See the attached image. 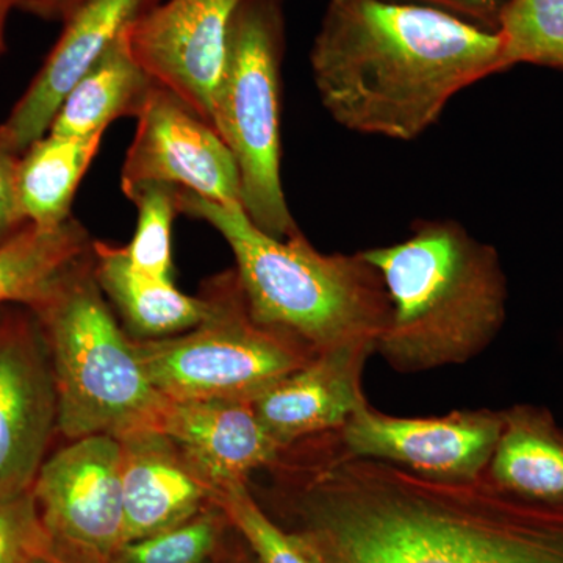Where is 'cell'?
Instances as JSON below:
<instances>
[{
  "label": "cell",
  "instance_id": "6da1fadb",
  "mask_svg": "<svg viewBox=\"0 0 563 563\" xmlns=\"http://www.w3.org/2000/svg\"><path fill=\"white\" fill-rule=\"evenodd\" d=\"M312 440L306 457L274 466L295 493V533L321 563H563V507L485 477L446 483L355 457L339 431Z\"/></svg>",
  "mask_w": 563,
  "mask_h": 563
},
{
  "label": "cell",
  "instance_id": "7a4b0ae2",
  "mask_svg": "<svg viewBox=\"0 0 563 563\" xmlns=\"http://www.w3.org/2000/svg\"><path fill=\"white\" fill-rule=\"evenodd\" d=\"M498 32L402 0H329L310 68L322 107L351 132L413 141L470 85L501 74Z\"/></svg>",
  "mask_w": 563,
  "mask_h": 563
},
{
  "label": "cell",
  "instance_id": "3957f363",
  "mask_svg": "<svg viewBox=\"0 0 563 563\" xmlns=\"http://www.w3.org/2000/svg\"><path fill=\"white\" fill-rule=\"evenodd\" d=\"M362 254L390 296V320L374 352L395 372L462 365L501 332L507 317L501 258L459 222L415 221L401 243Z\"/></svg>",
  "mask_w": 563,
  "mask_h": 563
},
{
  "label": "cell",
  "instance_id": "277c9868",
  "mask_svg": "<svg viewBox=\"0 0 563 563\" xmlns=\"http://www.w3.org/2000/svg\"><path fill=\"white\" fill-rule=\"evenodd\" d=\"M177 209L218 231L231 247L255 321L313 354L344 344H376L390 320L383 276L357 254H322L302 232L287 240L261 231L242 203H217L177 190Z\"/></svg>",
  "mask_w": 563,
  "mask_h": 563
},
{
  "label": "cell",
  "instance_id": "5b68a950",
  "mask_svg": "<svg viewBox=\"0 0 563 563\" xmlns=\"http://www.w3.org/2000/svg\"><path fill=\"white\" fill-rule=\"evenodd\" d=\"M90 255L74 263L29 307L46 339L57 390V429L69 440L114 439L157 429L168 406L135 342L114 320Z\"/></svg>",
  "mask_w": 563,
  "mask_h": 563
},
{
  "label": "cell",
  "instance_id": "8992f818",
  "mask_svg": "<svg viewBox=\"0 0 563 563\" xmlns=\"http://www.w3.org/2000/svg\"><path fill=\"white\" fill-rule=\"evenodd\" d=\"M284 49L282 0H244L232 21L211 113V125L239 166L243 210L261 231L279 240L301 232L280 179Z\"/></svg>",
  "mask_w": 563,
  "mask_h": 563
},
{
  "label": "cell",
  "instance_id": "52a82bcc",
  "mask_svg": "<svg viewBox=\"0 0 563 563\" xmlns=\"http://www.w3.org/2000/svg\"><path fill=\"white\" fill-rule=\"evenodd\" d=\"M203 296L209 313L201 324L163 339H133L144 372L169 401L252 402L317 355L252 318L235 272L214 277Z\"/></svg>",
  "mask_w": 563,
  "mask_h": 563
},
{
  "label": "cell",
  "instance_id": "ba28073f",
  "mask_svg": "<svg viewBox=\"0 0 563 563\" xmlns=\"http://www.w3.org/2000/svg\"><path fill=\"white\" fill-rule=\"evenodd\" d=\"M32 492L55 553L69 563L113 561L124 544L120 440H70L41 465Z\"/></svg>",
  "mask_w": 563,
  "mask_h": 563
},
{
  "label": "cell",
  "instance_id": "9c48e42d",
  "mask_svg": "<svg viewBox=\"0 0 563 563\" xmlns=\"http://www.w3.org/2000/svg\"><path fill=\"white\" fill-rule=\"evenodd\" d=\"M503 429V410H455L435 418H398L369 404L339 429L344 450L446 483L483 479Z\"/></svg>",
  "mask_w": 563,
  "mask_h": 563
},
{
  "label": "cell",
  "instance_id": "30bf717a",
  "mask_svg": "<svg viewBox=\"0 0 563 563\" xmlns=\"http://www.w3.org/2000/svg\"><path fill=\"white\" fill-rule=\"evenodd\" d=\"M136 121L122 165V192L161 184L211 202L242 203V181L232 152L213 125L168 88L155 85Z\"/></svg>",
  "mask_w": 563,
  "mask_h": 563
},
{
  "label": "cell",
  "instance_id": "8fae6325",
  "mask_svg": "<svg viewBox=\"0 0 563 563\" xmlns=\"http://www.w3.org/2000/svg\"><path fill=\"white\" fill-rule=\"evenodd\" d=\"M244 0H162L131 27L133 55L211 125L228 60L229 33Z\"/></svg>",
  "mask_w": 563,
  "mask_h": 563
},
{
  "label": "cell",
  "instance_id": "7c38bea8",
  "mask_svg": "<svg viewBox=\"0 0 563 563\" xmlns=\"http://www.w3.org/2000/svg\"><path fill=\"white\" fill-rule=\"evenodd\" d=\"M57 417L49 347L38 320L31 310L5 314L0 318V496L32 488Z\"/></svg>",
  "mask_w": 563,
  "mask_h": 563
},
{
  "label": "cell",
  "instance_id": "4fadbf2b",
  "mask_svg": "<svg viewBox=\"0 0 563 563\" xmlns=\"http://www.w3.org/2000/svg\"><path fill=\"white\" fill-rule=\"evenodd\" d=\"M162 0H87L68 21L31 87L0 124V139L24 154L51 131L74 85L101 58L114 40Z\"/></svg>",
  "mask_w": 563,
  "mask_h": 563
},
{
  "label": "cell",
  "instance_id": "5bb4252c",
  "mask_svg": "<svg viewBox=\"0 0 563 563\" xmlns=\"http://www.w3.org/2000/svg\"><path fill=\"white\" fill-rule=\"evenodd\" d=\"M376 344H344L322 351L252 401L263 428L282 450L339 431L365 406L363 369Z\"/></svg>",
  "mask_w": 563,
  "mask_h": 563
},
{
  "label": "cell",
  "instance_id": "9a60e30c",
  "mask_svg": "<svg viewBox=\"0 0 563 563\" xmlns=\"http://www.w3.org/2000/svg\"><path fill=\"white\" fill-rule=\"evenodd\" d=\"M157 429L217 493L273 468L284 453L247 401H168Z\"/></svg>",
  "mask_w": 563,
  "mask_h": 563
},
{
  "label": "cell",
  "instance_id": "2e32d148",
  "mask_svg": "<svg viewBox=\"0 0 563 563\" xmlns=\"http://www.w3.org/2000/svg\"><path fill=\"white\" fill-rule=\"evenodd\" d=\"M118 440L124 543L185 523L217 503V490L158 429H141Z\"/></svg>",
  "mask_w": 563,
  "mask_h": 563
},
{
  "label": "cell",
  "instance_id": "e0dca14e",
  "mask_svg": "<svg viewBox=\"0 0 563 563\" xmlns=\"http://www.w3.org/2000/svg\"><path fill=\"white\" fill-rule=\"evenodd\" d=\"M485 479L507 495L563 507V426L542 406L503 410V429Z\"/></svg>",
  "mask_w": 563,
  "mask_h": 563
},
{
  "label": "cell",
  "instance_id": "ac0fdd59",
  "mask_svg": "<svg viewBox=\"0 0 563 563\" xmlns=\"http://www.w3.org/2000/svg\"><path fill=\"white\" fill-rule=\"evenodd\" d=\"M95 276L107 299L114 303L139 339H163L190 331L209 313L206 296L181 292L172 279L139 272L124 247L92 244Z\"/></svg>",
  "mask_w": 563,
  "mask_h": 563
},
{
  "label": "cell",
  "instance_id": "d6986e66",
  "mask_svg": "<svg viewBox=\"0 0 563 563\" xmlns=\"http://www.w3.org/2000/svg\"><path fill=\"white\" fill-rule=\"evenodd\" d=\"M131 27L74 85L55 114L51 133L91 139L103 135L120 118L139 117L157 81L133 55Z\"/></svg>",
  "mask_w": 563,
  "mask_h": 563
},
{
  "label": "cell",
  "instance_id": "ffe728a7",
  "mask_svg": "<svg viewBox=\"0 0 563 563\" xmlns=\"http://www.w3.org/2000/svg\"><path fill=\"white\" fill-rule=\"evenodd\" d=\"M103 135L91 139L46 133L21 155L18 191L29 224L54 229L70 218V206Z\"/></svg>",
  "mask_w": 563,
  "mask_h": 563
},
{
  "label": "cell",
  "instance_id": "44dd1931",
  "mask_svg": "<svg viewBox=\"0 0 563 563\" xmlns=\"http://www.w3.org/2000/svg\"><path fill=\"white\" fill-rule=\"evenodd\" d=\"M87 229L76 218L54 229L29 224L0 243V306L32 307L74 263L92 251Z\"/></svg>",
  "mask_w": 563,
  "mask_h": 563
},
{
  "label": "cell",
  "instance_id": "7402d4cb",
  "mask_svg": "<svg viewBox=\"0 0 563 563\" xmlns=\"http://www.w3.org/2000/svg\"><path fill=\"white\" fill-rule=\"evenodd\" d=\"M498 33L501 73L518 65L563 70V0H510Z\"/></svg>",
  "mask_w": 563,
  "mask_h": 563
},
{
  "label": "cell",
  "instance_id": "603a6c76",
  "mask_svg": "<svg viewBox=\"0 0 563 563\" xmlns=\"http://www.w3.org/2000/svg\"><path fill=\"white\" fill-rule=\"evenodd\" d=\"M177 190L169 185L150 184L125 191L139 210L136 231L124 246L129 261L139 272L173 280L172 233L177 209Z\"/></svg>",
  "mask_w": 563,
  "mask_h": 563
},
{
  "label": "cell",
  "instance_id": "cb8c5ba5",
  "mask_svg": "<svg viewBox=\"0 0 563 563\" xmlns=\"http://www.w3.org/2000/svg\"><path fill=\"white\" fill-rule=\"evenodd\" d=\"M222 515L220 504H210L185 523L122 544L111 562L203 563L220 539Z\"/></svg>",
  "mask_w": 563,
  "mask_h": 563
},
{
  "label": "cell",
  "instance_id": "d4e9b609",
  "mask_svg": "<svg viewBox=\"0 0 563 563\" xmlns=\"http://www.w3.org/2000/svg\"><path fill=\"white\" fill-rule=\"evenodd\" d=\"M217 503L261 563H321L310 548L296 536L285 532L263 512L247 488V483L229 485L218 493Z\"/></svg>",
  "mask_w": 563,
  "mask_h": 563
},
{
  "label": "cell",
  "instance_id": "484cf974",
  "mask_svg": "<svg viewBox=\"0 0 563 563\" xmlns=\"http://www.w3.org/2000/svg\"><path fill=\"white\" fill-rule=\"evenodd\" d=\"M51 550L32 488L0 496V563H29Z\"/></svg>",
  "mask_w": 563,
  "mask_h": 563
},
{
  "label": "cell",
  "instance_id": "4316f807",
  "mask_svg": "<svg viewBox=\"0 0 563 563\" xmlns=\"http://www.w3.org/2000/svg\"><path fill=\"white\" fill-rule=\"evenodd\" d=\"M20 161L21 155L11 151L0 139V243L29 225L18 191Z\"/></svg>",
  "mask_w": 563,
  "mask_h": 563
},
{
  "label": "cell",
  "instance_id": "83f0119b",
  "mask_svg": "<svg viewBox=\"0 0 563 563\" xmlns=\"http://www.w3.org/2000/svg\"><path fill=\"white\" fill-rule=\"evenodd\" d=\"M402 2L432 7L477 27H483L485 31L498 32L504 10L509 5L510 0H402Z\"/></svg>",
  "mask_w": 563,
  "mask_h": 563
},
{
  "label": "cell",
  "instance_id": "f1b7e54d",
  "mask_svg": "<svg viewBox=\"0 0 563 563\" xmlns=\"http://www.w3.org/2000/svg\"><path fill=\"white\" fill-rule=\"evenodd\" d=\"M85 2L87 0H16V10L33 14L40 20L65 24Z\"/></svg>",
  "mask_w": 563,
  "mask_h": 563
},
{
  "label": "cell",
  "instance_id": "f546056e",
  "mask_svg": "<svg viewBox=\"0 0 563 563\" xmlns=\"http://www.w3.org/2000/svg\"><path fill=\"white\" fill-rule=\"evenodd\" d=\"M11 10H16V0H0V55L5 52L7 47V21H9Z\"/></svg>",
  "mask_w": 563,
  "mask_h": 563
},
{
  "label": "cell",
  "instance_id": "4dcf8cb0",
  "mask_svg": "<svg viewBox=\"0 0 563 563\" xmlns=\"http://www.w3.org/2000/svg\"><path fill=\"white\" fill-rule=\"evenodd\" d=\"M29 563H69L66 562L65 559L60 558L54 550L46 551V553L36 555L35 559H32Z\"/></svg>",
  "mask_w": 563,
  "mask_h": 563
}]
</instances>
